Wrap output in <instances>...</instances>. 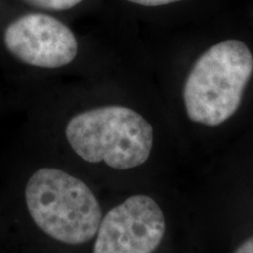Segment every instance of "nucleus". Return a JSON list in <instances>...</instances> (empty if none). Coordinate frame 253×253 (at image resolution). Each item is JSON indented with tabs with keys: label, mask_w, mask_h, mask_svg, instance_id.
Listing matches in <instances>:
<instances>
[{
	"label": "nucleus",
	"mask_w": 253,
	"mask_h": 253,
	"mask_svg": "<svg viewBox=\"0 0 253 253\" xmlns=\"http://www.w3.org/2000/svg\"><path fill=\"white\" fill-rule=\"evenodd\" d=\"M25 205L32 221L46 236L80 245L96 236L102 210L89 186L56 168H40L27 179Z\"/></svg>",
	"instance_id": "obj_1"
},
{
	"label": "nucleus",
	"mask_w": 253,
	"mask_h": 253,
	"mask_svg": "<svg viewBox=\"0 0 253 253\" xmlns=\"http://www.w3.org/2000/svg\"><path fill=\"white\" fill-rule=\"evenodd\" d=\"M72 150L89 163H106L116 170L140 167L150 156L154 132L135 110L107 106L79 113L66 126Z\"/></svg>",
	"instance_id": "obj_2"
},
{
	"label": "nucleus",
	"mask_w": 253,
	"mask_h": 253,
	"mask_svg": "<svg viewBox=\"0 0 253 253\" xmlns=\"http://www.w3.org/2000/svg\"><path fill=\"white\" fill-rule=\"evenodd\" d=\"M253 72L251 50L225 40L201 55L185 81L184 104L191 121L216 126L238 110Z\"/></svg>",
	"instance_id": "obj_3"
},
{
	"label": "nucleus",
	"mask_w": 253,
	"mask_h": 253,
	"mask_svg": "<svg viewBox=\"0 0 253 253\" xmlns=\"http://www.w3.org/2000/svg\"><path fill=\"white\" fill-rule=\"evenodd\" d=\"M164 232L166 219L156 202L131 196L102 217L93 253H153Z\"/></svg>",
	"instance_id": "obj_4"
},
{
	"label": "nucleus",
	"mask_w": 253,
	"mask_h": 253,
	"mask_svg": "<svg viewBox=\"0 0 253 253\" xmlns=\"http://www.w3.org/2000/svg\"><path fill=\"white\" fill-rule=\"evenodd\" d=\"M6 48L25 65L38 68H60L78 54L74 33L58 19L41 13L26 14L6 28Z\"/></svg>",
	"instance_id": "obj_5"
},
{
	"label": "nucleus",
	"mask_w": 253,
	"mask_h": 253,
	"mask_svg": "<svg viewBox=\"0 0 253 253\" xmlns=\"http://www.w3.org/2000/svg\"><path fill=\"white\" fill-rule=\"evenodd\" d=\"M34 7L48 11H65L80 4L82 0H24Z\"/></svg>",
	"instance_id": "obj_6"
},
{
	"label": "nucleus",
	"mask_w": 253,
	"mask_h": 253,
	"mask_svg": "<svg viewBox=\"0 0 253 253\" xmlns=\"http://www.w3.org/2000/svg\"><path fill=\"white\" fill-rule=\"evenodd\" d=\"M128 1L134 2V4L142 5V6H163L168 4H172V2L181 1V0H128Z\"/></svg>",
	"instance_id": "obj_7"
},
{
	"label": "nucleus",
	"mask_w": 253,
	"mask_h": 253,
	"mask_svg": "<svg viewBox=\"0 0 253 253\" xmlns=\"http://www.w3.org/2000/svg\"><path fill=\"white\" fill-rule=\"evenodd\" d=\"M233 253H253V237L246 239Z\"/></svg>",
	"instance_id": "obj_8"
}]
</instances>
